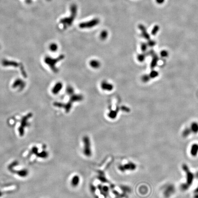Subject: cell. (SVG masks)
Instances as JSON below:
<instances>
[{
  "label": "cell",
  "instance_id": "6da1fadb",
  "mask_svg": "<svg viewBox=\"0 0 198 198\" xmlns=\"http://www.w3.org/2000/svg\"><path fill=\"white\" fill-rule=\"evenodd\" d=\"M182 169L185 172L186 175V182L181 185V189L183 191H186L189 189L190 186L192 184L195 176L190 171L189 167L186 164H183Z\"/></svg>",
  "mask_w": 198,
  "mask_h": 198
},
{
  "label": "cell",
  "instance_id": "7a4b0ae2",
  "mask_svg": "<svg viewBox=\"0 0 198 198\" xmlns=\"http://www.w3.org/2000/svg\"><path fill=\"white\" fill-rule=\"evenodd\" d=\"M70 10L71 14V16L67 18L62 19L61 21L62 23H63V24H65V25H66V27L70 26L72 24L74 18L76 16L77 8L76 5H72L70 7Z\"/></svg>",
  "mask_w": 198,
  "mask_h": 198
},
{
  "label": "cell",
  "instance_id": "3957f363",
  "mask_svg": "<svg viewBox=\"0 0 198 198\" xmlns=\"http://www.w3.org/2000/svg\"><path fill=\"white\" fill-rule=\"evenodd\" d=\"M83 142L84 143V149L83 153L86 156L90 157L92 155V151L91 148V143L90 139L87 136H85L83 138Z\"/></svg>",
  "mask_w": 198,
  "mask_h": 198
},
{
  "label": "cell",
  "instance_id": "277c9868",
  "mask_svg": "<svg viewBox=\"0 0 198 198\" xmlns=\"http://www.w3.org/2000/svg\"><path fill=\"white\" fill-rule=\"evenodd\" d=\"M163 193L166 198H169L175 193L176 189L175 186L172 184H167L163 188Z\"/></svg>",
  "mask_w": 198,
  "mask_h": 198
},
{
  "label": "cell",
  "instance_id": "5b68a950",
  "mask_svg": "<svg viewBox=\"0 0 198 198\" xmlns=\"http://www.w3.org/2000/svg\"><path fill=\"white\" fill-rule=\"evenodd\" d=\"M99 19L97 18H94L88 22L80 23L79 25V27L81 28H93V27L96 26L97 25L99 24Z\"/></svg>",
  "mask_w": 198,
  "mask_h": 198
},
{
  "label": "cell",
  "instance_id": "8992f818",
  "mask_svg": "<svg viewBox=\"0 0 198 198\" xmlns=\"http://www.w3.org/2000/svg\"><path fill=\"white\" fill-rule=\"evenodd\" d=\"M136 165L133 162H129L118 167V169L122 172L126 171H134L136 169Z\"/></svg>",
  "mask_w": 198,
  "mask_h": 198
},
{
  "label": "cell",
  "instance_id": "52a82bcc",
  "mask_svg": "<svg viewBox=\"0 0 198 198\" xmlns=\"http://www.w3.org/2000/svg\"><path fill=\"white\" fill-rule=\"evenodd\" d=\"M64 56L63 55L61 56L59 58L56 59H52L50 58H47L46 59V62L47 63H48V64H49L50 66H51L50 67L52 68V70H53L55 72H56L57 71V69L56 68V67L55 66V64L57 63L58 61H59L60 60H62V59L63 58Z\"/></svg>",
  "mask_w": 198,
  "mask_h": 198
},
{
  "label": "cell",
  "instance_id": "ba28073f",
  "mask_svg": "<svg viewBox=\"0 0 198 198\" xmlns=\"http://www.w3.org/2000/svg\"><path fill=\"white\" fill-rule=\"evenodd\" d=\"M97 188L99 189L100 193L103 195L105 198H106L108 195L109 188L107 186H102L101 184H99L97 186Z\"/></svg>",
  "mask_w": 198,
  "mask_h": 198
},
{
  "label": "cell",
  "instance_id": "9c48e42d",
  "mask_svg": "<svg viewBox=\"0 0 198 198\" xmlns=\"http://www.w3.org/2000/svg\"><path fill=\"white\" fill-rule=\"evenodd\" d=\"M101 87L102 89L107 91H111L113 89V86L106 81H103L102 82L101 84Z\"/></svg>",
  "mask_w": 198,
  "mask_h": 198
},
{
  "label": "cell",
  "instance_id": "30bf717a",
  "mask_svg": "<svg viewBox=\"0 0 198 198\" xmlns=\"http://www.w3.org/2000/svg\"><path fill=\"white\" fill-rule=\"evenodd\" d=\"M190 152L192 156L195 157L197 156L198 153V144H194L192 145Z\"/></svg>",
  "mask_w": 198,
  "mask_h": 198
},
{
  "label": "cell",
  "instance_id": "8fae6325",
  "mask_svg": "<svg viewBox=\"0 0 198 198\" xmlns=\"http://www.w3.org/2000/svg\"><path fill=\"white\" fill-rule=\"evenodd\" d=\"M83 96L82 95H72L69 102L72 103V102L81 101L82 100H83Z\"/></svg>",
  "mask_w": 198,
  "mask_h": 198
},
{
  "label": "cell",
  "instance_id": "7c38bea8",
  "mask_svg": "<svg viewBox=\"0 0 198 198\" xmlns=\"http://www.w3.org/2000/svg\"><path fill=\"white\" fill-rule=\"evenodd\" d=\"M80 178L78 175H75L72 177L71 180V185L72 187H76L78 186L79 184Z\"/></svg>",
  "mask_w": 198,
  "mask_h": 198
},
{
  "label": "cell",
  "instance_id": "4fadbf2b",
  "mask_svg": "<svg viewBox=\"0 0 198 198\" xmlns=\"http://www.w3.org/2000/svg\"><path fill=\"white\" fill-rule=\"evenodd\" d=\"M139 28L141 30V31L142 32V35L144 37L145 39H147V40H149V35L147 33V32H146V28H145L144 27V25L140 24L139 26Z\"/></svg>",
  "mask_w": 198,
  "mask_h": 198
},
{
  "label": "cell",
  "instance_id": "5bb4252c",
  "mask_svg": "<svg viewBox=\"0 0 198 198\" xmlns=\"http://www.w3.org/2000/svg\"><path fill=\"white\" fill-rule=\"evenodd\" d=\"M98 173H99V175L98 176L97 178L101 182L103 183H108V181L106 179V178L105 177L104 172L99 171H98Z\"/></svg>",
  "mask_w": 198,
  "mask_h": 198
},
{
  "label": "cell",
  "instance_id": "9a60e30c",
  "mask_svg": "<svg viewBox=\"0 0 198 198\" xmlns=\"http://www.w3.org/2000/svg\"><path fill=\"white\" fill-rule=\"evenodd\" d=\"M192 133L196 134L198 133V123L196 122H193L190 127Z\"/></svg>",
  "mask_w": 198,
  "mask_h": 198
},
{
  "label": "cell",
  "instance_id": "2e32d148",
  "mask_svg": "<svg viewBox=\"0 0 198 198\" xmlns=\"http://www.w3.org/2000/svg\"><path fill=\"white\" fill-rule=\"evenodd\" d=\"M63 87V85L61 83H57L56 85L55 86L52 90V92L53 93H54V94H57L59 91L61 90L62 89V88Z\"/></svg>",
  "mask_w": 198,
  "mask_h": 198
},
{
  "label": "cell",
  "instance_id": "e0dca14e",
  "mask_svg": "<svg viewBox=\"0 0 198 198\" xmlns=\"http://www.w3.org/2000/svg\"><path fill=\"white\" fill-rule=\"evenodd\" d=\"M153 56V59L151 61V63L150 64V67L153 69L156 67L157 63L158 61V57L157 56L156 54H154L152 55Z\"/></svg>",
  "mask_w": 198,
  "mask_h": 198
},
{
  "label": "cell",
  "instance_id": "ac0fdd59",
  "mask_svg": "<svg viewBox=\"0 0 198 198\" xmlns=\"http://www.w3.org/2000/svg\"><path fill=\"white\" fill-rule=\"evenodd\" d=\"M90 64L91 67L94 68H98L100 67V63L99 61L96 60H91L90 62Z\"/></svg>",
  "mask_w": 198,
  "mask_h": 198
},
{
  "label": "cell",
  "instance_id": "d6986e66",
  "mask_svg": "<svg viewBox=\"0 0 198 198\" xmlns=\"http://www.w3.org/2000/svg\"><path fill=\"white\" fill-rule=\"evenodd\" d=\"M191 134H192V132H191V131L190 127H187L185 128L184 130L183 131L182 136L184 138H187L188 136H189V135Z\"/></svg>",
  "mask_w": 198,
  "mask_h": 198
},
{
  "label": "cell",
  "instance_id": "ffe728a7",
  "mask_svg": "<svg viewBox=\"0 0 198 198\" xmlns=\"http://www.w3.org/2000/svg\"><path fill=\"white\" fill-rule=\"evenodd\" d=\"M117 113H118V110L117 111V110H116V111H111L108 113V117L111 119H115L117 117Z\"/></svg>",
  "mask_w": 198,
  "mask_h": 198
},
{
  "label": "cell",
  "instance_id": "44dd1931",
  "mask_svg": "<svg viewBox=\"0 0 198 198\" xmlns=\"http://www.w3.org/2000/svg\"><path fill=\"white\" fill-rule=\"evenodd\" d=\"M120 189H122L123 193H130L131 191V189L130 188L124 185H122L120 186Z\"/></svg>",
  "mask_w": 198,
  "mask_h": 198
},
{
  "label": "cell",
  "instance_id": "7402d4cb",
  "mask_svg": "<svg viewBox=\"0 0 198 198\" xmlns=\"http://www.w3.org/2000/svg\"><path fill=\"white\" fill-rule=\"evenodd\" d=\"M108 36V32L106 30H104L101 32L100 35V38L101 40H104L106 39Z\"/></svg>",
  "mask_w": 198,
  "mask_h": 198
},
{
  "label": "cell",
  "instance_id": "603a6c76",
  "mask_svg": "<svg viewBox=\"0 0 198 198\" xmlns=\"http://www.w3.org/2000/svg\"><path fill=\"white\" fill-rule=\"evenodd\" d=\"M158 75H159V73L155 70H152L151 72H150V74L149 75L150 78H156L158 76Z\"/></svg>",
  "mask_w": 198,
  "mask_h": 198
},
{
  "label": "cell",
  "instance_id": "cb8c5ba5",
  "mask_svg": "<svg viewBox=\"0 0 198 198\" xmlns=\"http://www.w3.org/2000/svg\"><path fill=\"white\" fill-rule=\"evenodd\" d=\"M151 78H150L149 76L147 75H144L142 77V80L144 83L148 82L149 81V80Z\"/></svg>",
  "mask_w": 198,
  "mask_h": 198
},
{
  "label": "cell",
  "instance_id": "d4e9b609",
  "mask_svg": "<svg viewBox=\"0 0 198 198\" xmlns=\"http://www.w3.org/2000/svg\"><path fill=\"white\" fill-rule=\"evenodd\" d=\"M146 56L145 54H140L138 56V60L140 62H142L144 61L145 59Z\"/></svg>",
  "mask_w": 198,
  "mask_h": 198
},
{
  "label": "cell",
  "instance_id": "484cf974",
  "mask_svg": "<svg viewBox=\"0 0 198 198\" xmlns=\"http://www.w3.org/2000/svg\"><path fill=\"white\" fill-rule=\"evenodd\" d=\"M67 92L68 95H72L74 93V90L71 86L68 87L67 89Z\"/></svg>",
  "mask_w": 198,
  "mask_h": 198
},
{
  "label": "cell",
  "instance_id": "4316f807",
  "mask_svg": "<svg viewBox=\"0 0 198 198\" xmlns=\"http://www.w3.org/2000/svg\"><path fill=\"white\" fill-rule=\"evenodd\" d=\"M57 46L56 44H52L50 46V49L52 51H55L57 50Z\"/></svg>",
  "mask_w": 198,
  "mask_h": 198
},
{
  "label": "cell",
  "instance_id": "83f0119b",
  "mask_svg": "<svg viewBox=\"0 0 198 198\" xmlns=\"http://www.w3.org/2000/svg\"><path fill=\"white\" fill-rule=\"evenodd\" d=\"M160 55L161 57H166L168 56V52L167 50H163L160 52Z\"/></svg>",
  "mask_w": 198,
  "mask_h": 198
},
{
  "label": "cell",
  "instance_id": "f1b7e54d",
  "mask_svg": "<svg viewBox=\"0 0 198 198\" xmlns=\"http://www.w3.org/2000/svg\"><path fill=\"white\" fill-rule=\"evenodd\" d=\"M159 28L158 26H156L155 27H154L153 30H152V35H156L157 34V32L159 31Z\"/></svg>",
  "mask_w": 198,
  "mask_h": 198
},
{
  "label": "cell",
  "instance_id": "f546056e",
  "mask_svg": "<svg viewBox=\"0 0 198 198\" xmlns=\"http://www.w3.org/2000/svg\"><path fill=\"white\" fill-rule=\"evenodd\" d=\"M147 45H148L145 44V43H142L141 46V50L143 52H145L146 50L147 49Z\"/></svg>",
  "mask_w": 198,
  "mask_h": 198
},
{
  "label": "cell",
  "instance_id": "4dcf8cb0",
  "mask_svg": "<svg viewBox=\"0 0 198 198\" xmlns=\"http://www.w3.org/2000/svg\"><path fill=\"white\" fill-rule=\"evenodd\" d=\"M156 42L155 41H152V40H149L148 43V45L150 47H153L154 46L156 45Z\"/></svg>",
  "mask_w": 198,
  "mask_h": 198
},
{
  "label": "cell",
  "instance_id": "1f68e13d",
  "mask_svg": "<svg viewBox=\"0 0 198 198\" xmlns=\"http://www.w3.org/2000/svg\"><path fill=\"white\" fill-rule=\"evenodd\" d=\"M90 190H91V191L92 193H94L96 191V187H95V186H94L93 185H90Z\"/></svg>",
  "mask_w": 198,
  "mask_h": 198
},
{
  "label": "cell",
  "instance_id": "d6a6232c",
  "mask_svg": "<svg viewBox=\"0 0 198 198\" xmlns=\"http://www.w3.org/2000/svg\"><path fill=\"white\" fill-rule=\"evenodd\" d=\"M113 194H114L115 196H116V197H120V194L118 192H117V191L116 190H113Z\"/></svg>",
  "mask_w": 198,
  "mask_h": 198
},
{
  "label": "cell",
  "instance_id": "836d02e7",
  "mask_svg": "<svg viewBox=\"0 0 198 198\" xmlns=\"http://www.w3.org/2000/svg\"><path fill=\"white\" fill-rule=\"evenodd\" d=\"M156 1L158 3H162L164 0H156Z\"/></svg>",
  "mask_w": 198,
  "mask_h": 198
},
{
  "label": "cell",
  "instance_id": "e575fe53",
  "mask_svg": "<svg viewBox=\"0 0 198 198\" xmlns=\"http://www.w3.org/2000/svg\"><path fill=\"white\" fill-rule=\"evenodd\" d=\"M110 187H111V189H114V187H115V185L114 184H111V186H110Z\"/></svg>",
  "mask_w": 198,
  "mask_h": 198
},
{
  "label": "cell",
  "instance_id": "d590c367",
  "mask_svg": "<svg viewBox=\"0 0 198 198\" xmlns=\"http://www.w3.org/2000/svg\"><path fill=\"white\" fill-rule=\"evenodd\" d=\"M196 193H198V188H197L196 190H195V191Z\"/></svg>",
  "mask_w": 198,
  "mask_h": 198
},
{
  "label": "cell",
  "instance_id": "8d00e7d4",
  "mask_svg": "<svg viewBox=\"0 0 198 198\" xmlns=\"http://www.w3.org/2000/svg\"><path fill=\"white\" fill-rule=\"evenodd\" d=\"M197 178H198V172L196 174V176H195Z\"/></svg>",
  "mask_w": 198,
  "mask_h": 198
},
{
  "label": "cell",
  "instance_id": "74e56055",
  "mask_svg": "<svg viewBox=\"0 0 198 198\" xmlns=\"http://www.w3.org/2000/svg\"><path fill=\"white\" fill-rule=\"evenodd\" d=\"M116 198H120V197H116Z\"/></svg>",
  "mask_w": 198,
  "mask_h": 198
}]
</instances>
